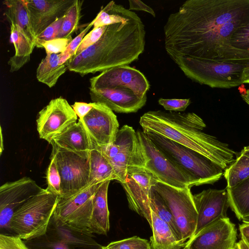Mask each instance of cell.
I'll return each mask as SVG.
<instances>
[{"label": "cell", "instance_id": "1", "mask_svg": "<svg viewBox=\"0 0 249 249\" xmlns=\"http://www.w3.org/2000/svg\"><path fill=\"white\" fill-rule=\"evenodd\" d=\"M249 23V0H187L169 15L164 47L174 61L180 56L249 61V51L232 47L237 29Z\"/></svg>", "mask_w": 249, "mask_h": 249}, {"label": "cell", "instance_id": "2", "mask_svg": "<svg viewBox=\"0 0 249 249\" xmlns=\"http://www.w3.org/2000/svg\"><path fill=\"white\" fill-rule=\"evenodd\" d=\"M145 33L140 18L127 9L120 19L107 25L97 42L73 56L66 64L69 71L82 76L128 65L143 52Z\"/></svg>", "mask_w": 249, "mask_h": 249}, {"label": "cell", "instance_id": "3", "mask_svg": "<svg viewBox=\"0 0 249 249\" xmlns=\"http://www.w3.org/2000/svg\"><path fill=\"white\" fill-rule=\"evenodd\" d=\"M143 132H152L205 156L225 170L238 154L229 145L205 133L206 125L193 112L149 111L140 118Z\"/></svg>", "mask_w": 249, "mask_h": 249}, {"label": "cell", "instance_id": "4", "mask_svg": "<svg viewBox=\"0 0 249 249\" xmlns=\"http://www.w3.org/2000/svg\"><path fill=\"white\" fill-rule=\"evenodd\" d=\"M93 102L103 104L118 113L138 111L146 104L149 83L140 71L128 65L105 71L89 79Z\"/></svg>", "mask_w": 249, "mask_h": 249}, {"label": "cell", "instance_id": "5", "mask_svg": "<svg viewBox=\"0 0 249 249\" xmlns=\"http://www.w3.org/2000/svg\"><path fill=\"white\" fill-rule=\"evenodd\" d=\"M174 61L192 81L212 88L230 89L245 83L249 61L180 56Z\"/></svg>", "mask_w": 249, "mask_h": 249}, {"label": "cell", "instance_id": "6", "mask_svg": "<svg viewBox=\"0 0 249 249\" xmlns=\"http://www.w3.org/2000/svg\"><path fill=\"white\" fill-rule=\"evenodd\" d=\"M153 143L190 180L192 186L213 184L225 170L198 152L152 132H144Z\"/></svg>", "mask_w": 249, "mask_h": 249}, {"label": "cell", "instance_id": "7", "mask_svg": "<svg viewBox=\"0 0 249 249\" xmlns=\"http://www.w3.org/2000/svg\"><path fill=\"white\" fill-rule=\"evenodd\" d=\"M58 199V196L46 189L29 199L15 212L10 220L12 234L23 240L44 234Z\"/></svg>", "mask_w": 249, "mask_h": 249}, {"label": "cell", "instance_id": "8", "mask_svg": "<svg viewBox=\"0 0 249 249\" xmlns=\"http://www.w3.org/2000/svg\"><path fill=\"white\" fill-rule=\"evenodd\" d=\"M99 150L111 165L116 180L121 183L128 170L136 167H144L145 160L137 132L132 126L123 125L119 129L113 143Z\"/></svg>", "mask_w": 249, "mask_h": 249}, {"label": "cell", "instance_id": "9", "mask_svg": "<svg viewBox=\"0 0 249 249\" xmlns=\"http://www.w3.org/2000/svg\"><path fill=\"white\" fill-rule=\"evenodd\" d=\"M93 237L53 215L44 234L24 241L30 249H101L102 246Z\"/></svg>", "mask_w": 249, "mask_h": 249}, {"label": "cell", "instance_id": "10", "mask_svg": "<svg viewBox=\"0 0 249 249\" xmlns=\"http://www.w3.org/2000/svg\"><path fill=\"white\" fill-rule=\"evenodd\" d=\"M152 187L164 200L173 215L183 242L193 235L197 212L191 188L172 187L156 180Z\"/></svg>", "mask_w": 249, "mask_h": 249}, {"label": "cell", "instance_id": "11", "mask_svg": "<svg viewBox=\"0 0 249 249\" xmlns=\"http://www.w3.org/2000/svg\"><path fill=\"white\" fill-rule=\"evenodd\" d=\"M53 156L61 177L59 198L69 197L89 185V159L52 145Z\"/></svg>", "mask_w": 249, "mask_h": 249}, {"label": "cell", "instance_id": "12", "mask_svg": "<svg viewBox=\"0 0 249 249\" xmlns=\"http://www.w3.org/2000/svg\"><path fill=\"white\" fill-rule=\"evenodd\" d=\"M136 132L144 158V168L152 174L157 181L176 188L193 187L189 179L160 150L142 130L139 129Z\"/></svg>", "mask_w": 249, "mask_h": 249}, {"label": "cell", "instance_id": "13", "mask_svg": "<svg viewBox=\"0 0 249 249\" xmlns=\"http://www.w3.org/2000/svg\"><path fill=\"white\" fill-rule=\"evenodd\" d=\"M102 184L89 185L67 198L59 197L53 215L72 228L89 232L93 196Z\"/></svg>", "mask_w": 249, "mask_h": 249}, {"label": "cell", "instance_id": "14", "mask_svg": "<svg viewBox=\"0 0 249 249\" xmlns=\"http://www.w3.org/2000/svg\"><path fill=\"white\" fill-rule=\"evenodd\" d=\"M29 177H23L7 182L0 187V234L13 235L10 228V220L15 212L29 199L43 191Z\"/></svg>", "mask_w": 249, "mask_h": 249}, {"label": "cell", "instance_id": "15", "mask_svg": "<svg viewBox=\"0 0 249 249\" xmlns=\"http://www.w3.org/2000/svg\"><path fill=\"white\" fill-rule=\"evenodd\" d=\"M77 120V116L66 99H53L38 112L36 127L39 138L50 143Z\"/></svg>", "mask_w": 249, "mask_h": 249}, {"label": "cell", "instance_id": "16", "mask_svg": "<svg viewBox=\"0 0 249 249\" xmlns=\"http://www.w3.org/2000/svg\"><path fill=\"white\" fill-rule=\"evenodd\" d=\"M155 177L144 167H136L129 169L123 187L130 209L144 217L152 225L150 207V194Z\"/></svg>", "mask_w": 249, "mask_h": 249}, {"label": "cell", "instance_id": "17", "mask_svg": "<svg viewBox=\"0 0 249 249\" xmlns=\"http://www.w3.org/2000/svg\"><path fill=\"white\" fill-rule=\"evenodd\" d=\"M93 103L90 111L78 120L88 133L94 147L106 146L114 141L119 124L116 115L107 106Z\"/></svg>", "mask_w": 249, "mask_h": 249}, {"label": "cell", "instance_id": "18", "mask_svg": "<svg viewBox=\"0 0 249 249\" xmlns=\"http://www.w3.org/2000/svg\"><path fill=\"white\" fill-rule=\"evenodd\" d=\"M236 240L235 224L226 217L204 228L182 249H236Z\"/></svg>", "mask_w": 249, "mask_h": 249}, {"label": "cell", "instance_id": "19", "mask_svg": "<svg viewBox=\"0 0 249 249\" xmlns=\"http://www.w3.org/2000/svg\"><path fill=\"white\" fill-rule=\"evenodd\" d=\"M193 198L197 219L196 231L192 237L212 223L227 217V212L230 204L226 188L204 190L194 195Z\"/></svg>", "mask_w": 249, "mask_h": 249}, {"label": "cell", "instance_id": "20", "mask_svg": "<svg viewBox=\"0 0 249 249\" xmlns=\"http://www.w3.org/2000/svg\"><path fill=\"white\" fill-rule=\"evenodd\" d=\"M74 0H24L36 37L57 18L63 17Z\"/></svg>", "mask_w": 249, "mask_h": 249}, {"label": "cell", "instance_id": "21", "mask_svg": "<svg viewBox=\"0 0 249 249\" xmlns=\"http://www.w3.org/2000/svg\"><path fill=\"white\" fill-rule=\"evenodd\" d=\"M62 149L89 159L94 145L81 122L78 120L53 138L50 143Z\"/></svg>", "mask_w": 249, "mask_h": 249}, {"label": "cell", "instance_id": "22", "mask_svg": "<svg viewBox=\"0 0 249 249\" xmlns=\"http://www.w3.org/2000/svg\"><path fill=\"white\" fill-rule=\"evenodd\" d=\"M110 181L103 183L95 192L89 232L107 235L109 230V212L107 205V192Z\"/></svg>", "mask_w": 249, "mask_h": 249}, {"label": "cell", "instance_id": "23", "mask_svg": "<svg viewBox=\"0 0 249 249\" xmlns=\"http://www.w3.org/2000/svg\"><path fill=\"white\" fill-rule=\"evenodd\" d=\"M153 234L150 238L151 249H182L186 245L178 238L170 226L151 210Z\"/></svg>", "mask_w": 249, "mask_h": 249}, {"label": "cell", "instance_id": "24", "mask_svg": "<svg viewBox=\"0 0 249 249\" xmlns=\"http://www.w3.org/2000/svg\"><path fill=\"white\" fill-rule=\"evenodd\" d=\"M10 41L14 46L15 54L8 61L11 72L19 70L28 63L35 44L16 25L10 26Z\"/></svg>", "mask_w": 249, "mask_h": 249}, {"label": "cell", "instance_id": "25", "mask_svg": "<svg viewBox=\"0 0 249 249\" xmlns=\"http://www.w3.org/2000/svg\"><path fill=\"white\" fill-rule=\"evenodd\" d=\"M4 15L10 24L16 25L35 44L34 35L24 0H6Z\"/></svg>", "mask_w": 249, "mask_h": 249}, {"label": "cell", "instance_id": "26", "mask_svg": "<svg viewBox=\"0 0 249 249\" xmlns=\"http://www.w3.org/2000/svg\"><path fill=\"white\" fill-rule=\"evenodd\" d=\"M89 162V185L116 180V176L111 165L97 148L94 147L90 151Z\"/></svg>", "mask_w": 249, "mask_h": 249}, {"label": "cell", "instance_id": "27", "mask_svg": "<svg viewBox=\"0 0 249 249\" xmlns=\"http://www.w3.org/2000/svg\"><path fill=\"white\" fill-rule=\"evenodd\" d=\"M67 69L66 63L59 64V54H47L36 69V78L39 82L52 88Z\"/></svg>", "mask_w": 249, "mask_h": 249}, {"label": "cell", "instance_id": "28", "mask_svg": "<svg viewBox=\"0 0 249 249\" xmlns=\"http://www.w3.org/2000/svg\"><path fill=\"white\" fill-rule=\"evenodd\" d=\"M230 207L237 218L242 220L249 215V178L231 187H226Z\"/></svg>", "mask_w": 249, "mask_h": 249}, {"label": "cell", "instance_id": "29", "mask_svg": "<svg viewBox=\"0 0 249 249\" xmlns=\"http://www.w3.org/2000/svg\"><path fill=\"white\" fill-rule=\"evenodd\" d=\"M224 176L228 188L232 187L249 178V154L242 150L225 170Z\"/></svg>", "mask_w": 249, "mask_h": 249}, {"label": "cell", "instance_id": "30", "mask_svg": "<svg viewBox=\"0 0 249 249\" xmlns=\"http://www.w3.org/2000/svg\"><path fill=\"white\" fill-rule=\"evenodd\" d=\"M149 199L150 209L161 220L167 223L170 226L179 240L183 242L174 218L169 208L161 196L152 187L150 191Z\"/></svg>", "mask_w": 249, "mask_h": 249}, {"label": "cell", "instance_id": "31", "mask_svg": "<svg viewBox=\"0 0 249 249\" xmlns=\"http://www.w3.org/2000/svg\"><path fill=\"white\" fill-rule=\"evenodd\" d=\"M83 0H74L64 15L57 38H68L71 37V34L78 28L81 18V11Z\"/></svg>", "mask_w": 249, "mask_h": 249}, {"label": "cell", "instance_id": "32", "mask_svg": "<svg viewBox=\"0 0 249 249\" xmlns=\"http://www.w3.org/2000/svg\"><path fill=\"white\" fill-rule=\"evenodd\" d=\"M46 190L58 196L60 195L61 177L54 158L51 156V161L46 173Z\"/></svg>", "mask_w": 249, "mask_h": 249}, {"label": "cell", "instance_id": "33", "mask_svg": "<svg viewBox=\"0 0 249 249\" xmlns=\"http://www.w3.org/2000/svg\"><path fill=\"white\" fill-rule=\"evenodd\" d=\"M106 246L109 249H151L147 240L138 236L114 241Z\"/></svg>", "mask_w": 249, "mask_h": 249}, {"label": "cell", "instance_id": "34", "mask_svg": "<svg viewBox=\"0 0 249 249\" xmlns=\"http://www.w3.org/2000/svg\"><path fill=\"white\" fill-rule=\"evenodd\" d=\"M64 19V16L57 18L38 35L36 38L35 47L41 48L43 42L57 38Z\"/></svg>", "mask_w": 249, "mask_h": 249}, {"label": "cell", "instance_id": "35", "mask_svg": "<svg viewBox=\"0 0 249 249\" xmlns=\"http://www.w3.org/2000/svg\"><path fill=\"white\" fill-rule=\"evenodd\" d=\"M93 24L94 19L80 32L79 34H78V35L72 39L65 52L59 54L60 65L65 64L74 55L76 50L80 44L84 37L86 35V34L89 31L90 28L93 26Z\"/></svg>", "mask_w": 249, "mask_h": 249}, {"label": "cell", "instance_id": "36", "mask_svg": "<svg viewBox=\"0 0 249 249\" xmlns=\"http://www.w3.org/2000/svg\"><path fill=\"white\" fill-rule=\"evenodd\" d=\"M107 25L93 28L92 30L84 37L74 55L79 54L97 42L106 31Z\"/></svg>", "mask_w": 249, "mask_h": 249}, {"label": "cell", "instance_id": "37", "mask_svg": "<svg viewBox=\"0 0 249 249\" xmlns=\"http://www.w3.org/2000/svg\"><path fill=\"white\" fill-rule=\"evenodd\" d=\"M230 43L236 49L249 51V23L234 32Z\"/></svg>", "mask_w": 249, "mask_h": 249}, {"label": "cell", "instance_id": "38", "mask_svg": "<svg viewBox=\"0 0 249 249\" xmlns=\"http://www.w3.org/2000/svg\"><path fill=\"white\" fill-rule=\"evenodd\" d=\"M71 37L68 38H57L45 41L41 44V48H44L47 54H60L66 50L72 40Z\"/></svg>", "mask_w": 249, "mask_h": 249}, {"label": "cell", "instance_id": "39", "mask_svg": "<svg viewBox=\"0 0 249 249\" xmlns=\"http://www.w3.org/2000/svg\"><path fill=\"white\" fill-rule=\"evenodd\" d=\"M158 103L169 111H184L191 103L190 99H163L160 98Z\"/></svg>", "mask_w": 249, "mask_h": 249}, {"label": "cell", "instance_id": "40", "mask_svg": "<svg viewBox=\"0 0 249 249\" xmlns=\"http://www.w3.org/2000/svg\"><path fill=\"white\" fill-rule=\"evenodd\" d=\"M0 249H30L23 240L14 235L0 234Z\"/></svg>", "mask_w": 249, "mask_h": 249}, {"label": "cell", "instance_id": "41", "mask_svg": "<svg viewBox=\"0 0 249 249\" xmlns=\"http://www.w3.org/2000/svg\"><path fill=\"white\" fill-rule=\"evenodd\" d=\"M93 103H87L84 102H75L71 106L73 110L79 119L83 118L92 109Z\"/></svg>", "mask_w": 249, "mask_h": 249}, {"label": "cell", "instance_id": "42", "mask_svg": "<svg viewBox=\"0 0 249 249\" xmlns=\"http://www.w3.org/2000/svg\"><path fill=\"white\" fill-rule=\"evenodd\" d=\"M129 10L135 11H142L147 12L154 17H155L156 14L154 10L142 1L140 0H129Z\"/></svg>", "mask_w": 249, "mask_h": 249}, {"label": "cell", "instance_id": "43", "mask_svg": "<svg viewBox=\"0 0 249 249\" xmlns=\"http://www.w3.org/2000/svg\"><path fill=\"white\" fill-rule=\"evenodd\" d=\"M239 230L241 239L249 247V223L240 224Z\"/></svg>", "mask_w": 249, "mask_h": 249}, {"label": "cell", "instance_id": "44", "mask_svg": "<svg viewBox=\"0 0 249 249\" xmlns=\"http://www.w3.org/2000/svg\"><path fill=\"white\" fill-rule=\"evenodd\" d=\"M236 249H249V247L241 239L236 243Z\"/></svg>", "mask_w": 249, "mask_h": 249}, {"label": "cell", "instance_id": "45", "mask_svg": "<svg viewBox=\"0 0 249 249\" xmlns=\"http://www.w3.org/2000/svg\"><path fill=\"white\" fill-rule=\"evenodd\" d=\"M242 99L249 105V89L246 90L244 94H241Z\"/></svg>", "mask_w": 249, "mask_h": 249}, {"label": "cell", "instance_id": "46", "mask_svg": "<svg viewBox=\"0 0 249 249\" xmlns=\"http://www.w3.org/2000/svg\"><path fill=\"white\" fill-rule=\"evenodd\" d=\"M242 221L243 223H249V215L245 217Z\"/></svg>", "mask_w": 249, "mask_h": 249}, {"label": "cell", "instance_id": "47", "mask_svg": "<svg viewBox=\"0 0 249 249\" xmlns=\"http://www.w3.org/2000/svg\"><path fill=\"white\" fill-rule=\"evenodd\" d=\"M245 83L249 84V74L247 76L246 79L245 81Z\"/></svg>", "mask_w": 249, "mask_h": 249}, {"label": "cell", "instance_id": "48", "mask_svg": "<svg viewBox=\"0 0 249 249\" xmlns=\"http://www.w3.org/2000/svg\"><path fill=\"white\" fill-rule=\"evenodd\" d=\"M243 149L245 151H249V145L245 147Z\"/></svg>", "mask_w": 249, "mask_h": 249}, {"label": "cell", "instance_id": "49", "mask_svg": "<svg viewBox=\"0 0 249 249\" xmlns=\"http://www.w3.org/2000/svg\"><path fill=\"white\" fill-rule=\"evenodd\" d=\"M101 249H109L107 248V246H102V247Z\"/></svg>", "mask_w": 249, "mask_h": 249}, {"label": "cell", "instance_id": "50", "mask_svg": "<svg viewBox=\"0 0 249 249\" xmlns=\"http://www.w3.org/2000/svg\"><path fill=\"white\" fill-rule=\"evenodd\" d=\"M243 151H245V152H247L248 153H249V151H245V150H244L243 149Z\"/></svg>", "mask_w": 249, "mask_h": 249}]
</instances>
